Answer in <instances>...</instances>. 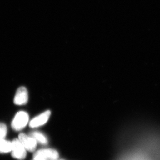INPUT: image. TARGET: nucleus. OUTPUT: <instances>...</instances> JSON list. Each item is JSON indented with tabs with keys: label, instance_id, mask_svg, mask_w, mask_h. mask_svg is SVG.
I'll list each match as a JSON object with an SVG mask.
<instances>
[{
	"label": "nucleus",
	"instance_id": "nucleus-2",
	"mask_svg": "<svg viewBox=\"0 0 160 160\" xmlns=\"http://www.w3.org/2000/svg\"><path fill=\"white\" fill-rule=\"evenodd\" d=\"M29 120L27 112L23 111L18 112L12 122V127L16 131H21L27 125Z\"/></svg>",
	"mask_w": 160,
	"mask_h": 160
},
{
	"label": "nucleus",
	"instance_id": "nucleus-9",
	"mask_svg": "<svg viewBox=\"0 0 160 160\" xmlns=\"http://www.w3.org/2000/svg\"><path fill=\"white\" fill-rule=\"evenodd\" d=\"M12 142L5 139H0V153L9 152L12 151Z\"/></svg>",
	"mask_w": 160,
	"mask_h": 160
},
{
	"label": "nucleus",
	"instance_id": "nucleus-7",
	"mask_svg": "<svg viewBox=\"0 0 160 160\" xmlns=\"http://www.w3.org/2000/svg\"><path fill=\"white\" fill-rule=\"evenodd\" d=\"M28 101V91L24 87H21L17 90L14 98V103L17 105H23Z\"/></svg>",
	"mask_w": 160,
	"mask_h": 160
},
{
	"label": "nucleus",
	"instance_id": "nucleus-12",
	"mask_svg": "<svg viewBox=\"0 0 160 160\" xmlns=\"http://www.w3.org/2000/svg\"></svg>",
	"mask_w": 160,
	"mask_h": 160
},
{
	"label": "nucleus",
	"instance_id": "nucleus-3",
	"mask_svg": "<svg viewBox=\"0 0 160 160\" xmlns=\"http://www.w3.org/2000/svg\"><path fill=\"white\" fill-rule=\"evenodd\" d=\"M59 153L52 149H42L33 154L34 160H58Z\"/></svg>",
	"mask_w": 160,
	"mask_h": 160
},
{
	"label": "nucleus",
	"instance_id": "nucleus-4",
	"mask_svg": "<svg viewBox=\"0 0 160 160\" xmlns=\"http://www.w3.org/2000/svg\"><path fill=\"white\" fill-rule=\"evenodd\" d=\"M12 156L19 160H24L27 156L26 148L19 139H15L12 142Z\"/></svg>",
	"mask_w": 160,
	"mask_h": 160
},
{
	"label": "nucleus",
	"instance_id": "nucleus-6",
	"mask_svg": "<svg viewBox=\"0 0 160 160\" xmlns=\"http://www.w3.org/2000/svg\"><path fill=\"white\" fill-rule=\"evenodd\" d=\"M50 115L51 112L50 110H47L46 112H44L38 116L35 117V118H34L30 122L29 126L32 128H34L44 125L48 120Z\"/></svg>",
	"mask_w": 160,
	"mask_h": 160
},
{
	"label": "nucleus",
	"instance_id": "nucleus-11",
	"mask_svg": "<svg viewBox=\"0 0 160 160\" xmlns=\"http://www.w3.org/2000/svg\"><path fill=\"white\" fill-rule=\"evenodd\" d=\"M63 160V159H61V160Z\"/></svg>",
	"mask_w": 160,
	"mask_h": 160
},
{
	"label": "nucleus",
	"instance_id": "nucleus-1",
	"mask_svg": "<svg viewBox=\"0 0 160 160\" xmlns=\"http://www.w3.org/2000/svg\"><path fill=\"white\" fill-rule=\"evenodd\" d=\"M113 160H160V128L138 124L123 130Z\"/></svg>",
	"mask_w": 160,
	"mask_h": 160
},
{
	"label": "nucleus",
	"instance_id": "nucleus-10",
	"mask_svg": "<svg viewBox=\"0 0 160 160\" xmlns=\"http://www.w3.org/2000/svg\"><path fill=\"white\" fill-rule=\"evenodd\" d=\"M8 129L6 125L0 123V139H5L7 134Z\"/></svg>",
	"mask_w": 160,
	"mask_h": 160
},
{
	"label": "nucleus",
	"instance_id": "nucleus-5",
	"mask_svg": "<svg viewBox=\"0 0 160 160\" xmlns=\"http://www.w3.org/2000/svg\"><path fill=\"white\" fill-rule=\"evenodd\" d=\"M19 139L28 151L33 152L36 149L37 142L34 138L24 133L19 135Z\"/></svg>",
	"mask_w": 160,
	"mask_h": 160
},
{
	"label": "nucleus",
	"instance_id": "nucleus-8",
	"mask_svg": "<svg viewBox=\"0 0 160 160\" xmlns=\"http://www.w3.org/2000/svg\"><path fill=\"white\" fill-rule=\"evenodd\" d=\"M30 136L34 138L36 142L42 145H47L48 139L45 135L40 132L34 131L31 133Z\"/></svg>",
	"mask_w": 160,
	"mask_h": 160
}]
</instances>
